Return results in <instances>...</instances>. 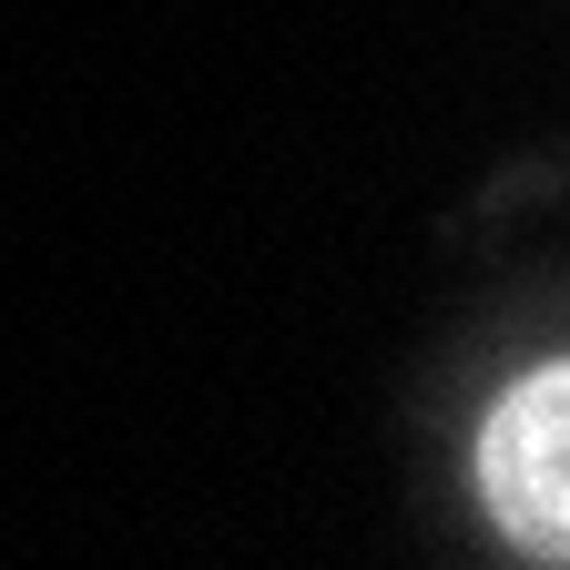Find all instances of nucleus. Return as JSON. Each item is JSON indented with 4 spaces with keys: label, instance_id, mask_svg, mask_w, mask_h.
Wrapping results in <instances>:
<instances>
[{
    "label": "nucleus",
    "instance_id": "1",
    "mask_svg": "<svg viewBox=\"0 0 570 570\" xmlns=\"http://www.w3.org/2000/svg\"><path fill=\"white\" fill-rule=\"evenodd\" d=\"M479 510L520 560H570V367L540 356L479 417Z\"/></svg>",
    "mask_w": 570,
    "mask_h": 570
}]
</instances>
